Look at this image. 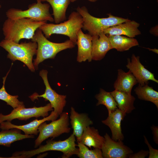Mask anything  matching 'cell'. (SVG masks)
Returning a JSON list of instances; mask_svg holds the SVG:
<instances>
[{
	"label": "cell",
	"mask_w": 158,
	"mask_h": 158,
	"mask_svg": "<svg viewBox=\"0 0 158 158\" xmlns=\"http://www.w3.org/2000/svg\"><path fill=\"white\" fill-rule=\"evenodd\" d=\"M46 23L47 21H37L29 18H8L2 28L4 39L17 43L22 39H31L36 30Z\"/></svg>",
	"instance_id": "obj_1"
},
{
	"label": "cell",
	"mask_w": 158,
	"mask_h": 158,
	"mask_svg": "<svg viewBox=\"0 0 158 158\" xmlns=\"http://www.w3.org/2000/svg\"><path fill=\"white\" fill-rule=\"evenodd\" d=\"M75 136L72 133L64 140H49L44 145H40L39 148L30 150H23L14 152L12 158H30L40 153L49 151H59L63 153L62 158H69L73 155H77L78 148L76 147Z\"/></svg>",
	"instance_id": "obj_2"
},
{
	"label": "cell",
	"mask_w": 158,
	"mask_h": 158,
	"mask_svg": "<svg viewBox=\"0 0 158 158\" xmlns=\"http://www.w3.org/2000/svg\"><path fill=\"white\" fill-rule=\"evenodd\" d=\"M31 41L36 42L37 44L36 57L33 63L36 69L37 68L39 64L45 60L54 59L59 52L73 48L76 45L70 40L60 43L51 42L47 39L39 28L36 31Z\"/></svg>",
	"instance_id": "obj_3"
},
{
	"label": "cell",
	"mask_w": 158,
	"mask_h": 158,
	"mask_svg": "<svg viewBox=\"0 0 158 158\" xmlns=\"http://www.w3.org/2000/svg\"><path fill=\"white\" fill-rule=\"evenodd\" d=\"M83 19L77 11L72 12L68 20L58 24L47 23L41 26L39 29L42 31L47 38L52 34H61L68 37L69 40L76 44L77 34L83 26Z\"/></svg>",
	"instance_id": "obj_4"
},
{
	"label": "cell",
	"mask_w": 158,
	"mask_h": 158,
	"mask_svg": "<svg viewBox=\"0 0 158 158\" xmlns=\"http://www.w3.org/2000/svg\"><path fill=\"white\" fill-rule=\"evenodd\" d=\"M0 46L8 52V58L13 61H20L26 65L31 71H35L32 61L33 56L37 52L36 42H25L19 44L4 39L0 42Z\"/></svg>",
	"instance_id": "obj_5"
},
{
	"label": "cell",
	"mask_w": 158,
	"mask_h": 158,
	"mask_svg": "<svg viewBox=\"0 0 158 158\" xmlns=\"http://www.w3.org/2000/svg\"><path fill=\"white\" fill-rule=\"evenodd\" d=\"M76 10L83 19L82 28L85 31H87L92 36L98 35L107 28L130 20L127 18L114 16L110 13L108 14L109 16L107 18L96 17L90 14L85 6H79Z\"/></svg>",
	"instance_id": "obj_6"
},
{
	"label": "cell",
	"mask_w": 158,
	"mask_h": 158,
	"mask_svg": "<svg viewBox=\"0 0 158 158\" xmlns=\"http://www.w3.org/2000/svg\"><path fill=\"white\" fill-rule=\"evenodd\" d=\"M59 115L58 119L51 121L48 124L44 122L40 125L38 128L39 135L35 140V148H37L49 138H54L63 133H68L70 132L68 113L64 112Z\"/></svg>",
	"instance_id": "obj_7"
},
{
	"label": "cell",
	"mask_w": 158,
	"mask_h": 158,
	"mask_svg": "<svg viewBox=\"0 0 158 158\" xmlns=\"http://www.w3.org/2000/svg\"><path fill=\"white\" fill-rule=\"evenodd\" d=\"M29 5L28 9H21L11 8L6 12L8 18L16 19L22 18H29L37 21H47L53 22L54 19L49 11L50 5L42 3L40 0Z\"/></svg>",
	"instance_id": "obj_8"
},
{
	"label": "cell",
	"mask_w": 158,
	"mask_h": 158,
	"mask_svg": "<svg viewBox=\"0 0 158 158\" xmlns=\"http://www.w3.org/2000/svg\"><path fill=\"white\" fill-rule=\"evenodd\" d=\"M53 110L50 103L45 106L39 107L25 108V107H18L13 109L8 114L5 115L0 113V123L6 121L11 122L16 119L20 120L26 121L33 117H45L49 115V111Z\"/></svg>",
	"instance_id": "obj_9"
},
{
	"label": "cell",
	"mask_w": 158,
	"mask_h": 158,
	"mask_svg": "<svg viewBox=\"0 0 158 158\" xmlns=\"http://www.w3.org/2000/svg\"><path fill=\"white\" fill-rule=\"evenodd\" d=\"M48 71L42 70L40 71L39 75L42 78L45 86L44 92L41 95L34 93L29 97L32 101L37 99L38 97H42L45 100L48 101L53 109V111L59 115L62 112L66 104V95L57 93L50 87L47 78Z\"/></svg>",
	"instance_id": "obj_10"
},
{
	"label": "cell",
	"mask_w": 158,
	"mask_h": 158,
	"mask_svg": "<svg viewBox=\"0 0 158 158\" xmlns=\"http://www.w3.org/2000/svg\"><path fill=\"white\" fill-rule=\"evenodd\" d=\"M104 137V142L101 149L103 158H126L133 153L122 141H115L107 133Z\"/></svg>",
	"instance_id": "obj_11"
},
{
	"label": "cell",
	"mask_w": 158,
	"mask_h": 158,
	"mask_svg": "<svg viewBox=\"0 0 158 158\" xmlns=\"http://www.w3.org/2000/svg\"><path fill=\"white\" fill-rule=\"evenodd\" d=\"M126 67L136 79L139 85L143 86L148 84L149 80L158 83L153 73L146 69L140 61V57L133 54L131 59H127Z\"/></svg>",
	"instance_id": "obj_12"
},
{
	"label": "cell",
	"mask_w": 158,
	"mask_h": 158,
	"mask_svg": "<svg viewBox=\"0 0 158 158\" xmlns=\"http://www.w3.org/2000/svg\"><path fill=\"white\" fill-rule=\"evenodd\" d=\"M59 115L53 111L50 114L43 119H35L30 123L22 125H17L12 123L11 122L4 121L0 123V128L1 130L9 129L16 128L23 131L26 135H37L39 133L38 128L40 125L46 121H52L57 119Z\"/></svg>",
	"instance_id": "obj_13"
},
{
	"label": "cell",
	"mask_w": 158,
	"mask_h": 158,
	"mask_svg": "<svg viewBox=\"0 0 158 158\" xmlns=\"http://www.w3.org/2000/svg\"><path fill=\"white\" fill-rule=\"evenodd\" d=\"M76 44L78 47L77 61L79 63L87 60L91 62L92 59V36L89 33L85 34L81 29L77 34Z\"/></svg>",
	"instance_id": "obj_14"
},
{
	"label": "cell",
	"mask_w": 158,
	"mask_h": 158,
	"mask_svg": "<svg viewBox=\"0 0 158 158\" xmlns=\"http://www.w3.org/2000/svg\"><path fill=\"white\" fill-rule=\"evenodd\" d=\"M140 24L133 20H129L107 28L103 31L106 35H125L130 38H134L141 34L138 29Z\"/></svg>",
	"instance_id": "obj_15"
},
{
	"label": "cell",
	"mask_w": 158,
	"mask_h": 158,
	"mask_svg": "<svg viewBox=\"0 0 158 158\" xmlns=\"http://www.w3.org/2000/svg\"><path fill=\"white\" fill-rule=\"evenodd\" d=\"M108 112V117L102 122L110 128L113 140L122 141L124 138L122 132L121 123L126 115L118 108L114 111Z\"/></svg>",
	"instance_id": "obj_16"
},
{
	"label": "cell",
	"mask_w": 158,
	"mask_h": 158,
	"mask_svg": "<svg viewBox=\"0 0 158 158\" xmlns=\"http://www.w3.org/2000/svg\"><path fill=\"white\" fill-rule=\"evenodd\" d=\"M92 60L100 61L112 47L108 36L103 32L92 36Z\"/></svg>",
	"instance_id": "obj_17"
},
{
	"label": "cell",
	"mask_w": 158,
	"mask_h": 158,
	"mask_svg": "<svg viewBox=\"0 0 158 158\" xmlns=\"http://www.w3.org/2000/svg\"><path fill=\"white\" fill-rule=\"evenodd\" d=\"M70 118V123L73 130V133L76 138L77 140L80 138L86 128L93 124V121L87 114L79 113L73 107L71 108Z\"/></svg>",
	"instance_id": "obj_18"
},
{
	"label": "cell",
	"mask_w": 158,
	"mask_h": 158,
	"mask_svg": "<svg viewBox=\"0 0 158 158\" xmlns=\"http://www.w3.org/2000/svg\"><path fill=\"white\" fill-rule=\"evenodd\" d=\"M77 140L90 148L93 147L101 149L105 139L99 134L97 129L89 126L84 129L80 138Z\"/></svg>",
	"instance_id": "obj_19"
},
{
	"label": "cell",
	"mask_w": 158,
	"mask_h": 158,
	"mask_svg": "<svg viewBox=\"0 0 158 158\" xmlns=\"http://www.w3.org/2000/svg\"><path fill=\"white\" fill-rule=\"evenodd\" d=\"M137 83L136 79L130 71L126 72L119 69L114 86L115 90L131 94L133 87Z\"/></svg>",
	"instance_id": "obj_20"
},
{
	"label": "cell",
	"mask_w": 158,
	"mask_h": 158,
	"mask_svg": "<svg viewBox=\"0 0 158 158\" xmlns=\"http://www.w3.org/2000/svg\"><path fill=\"white\" fill-rule=\"evenodd\" d=\"M110 93L117 104L118 108L125 115L135 109L134 103L135 98L131 94L116 90Z\"/></svg>",
	"instance_id": "obj_21"
},
{
	"label": "cell",
	"mask_w": 158,
	"mask_h": 158,
	"mask_svg": "<svg viewBox=\"0 0 158 158\" xmlns=\"http://www.w3.org/2000/svg\"><path fill=\"white\" fill-rule=\"evenodd\" d=\"M34 138V135L22 134L21 130L18 128L2 130L0 131V145L9 147L15 142Z\"/></svg>",
	"instance_id": "obj_22"
},
{
	"label": "cell",
	"mask_w": 158,
	"mask_h": 158,
	"mask_svg": "<svg viewBox=\"0 0 158 158\" xmlns=\"http://www.w3.org/2000/svg\"><path fill=\"white\" fill-rule=\"evenodd\" d=\"M112 49L119 51L129 50L131 48L139 45L138 40L122 35H112L108 36Z\"/></svg>",
	"instance_id": "obj_23"
},
{
	"label": "cell",
	"mask_w": 158,
	"mask_h": 158,
	"mask_svg": "<svg viewBox=\"0 0 158 158\" xmlns=\"http://www.w3.org/2000/svg\"><path fill=\"white\" fill-rule=\"evenodd\" d=\"M46 1L51 6L55 23H59L66 19V12L71 0H40Z\"/></svg>",
	"instance_id": "obj_24"
},
{
	"label": "cell",
	"mask_w": 158,
	"mask_h": 158,
	"mask_svg": "<svg viewBox=\"0 0 158 158\" xmlns=\"http://www.w3.org/2000/svg\"><path fill=\"white\" fill-rule=\"evenodd\" d=\"M138 98L141 100L151 102L158 108V92L152 87L145 84L143 86L139 85L134 89Z\"/></svg>",
	"instance_id": "obj_25"
},
{
	"label": "cell",
	"mask_w": 158,
	"mask_h": 158,
	"mask_svg": "<svg viewBox=\"0 0 158 158\" xmlns=\"http://www.w3.org/2000/svg\"><path fill=\"white\" fill-rule=\"evenodd\" d=\"M95 97L98 100L96 105H104L108 112H112L118 109L117 104L110 92L100 88L99 93L95 95Z\"/></svg>",
	"instance_id": "obj_26"
},
{
	"label": "cell",
	"mask_w": 158,
	"mask_h": 158,
	"mask_svg": "<svg viewBox=\"0 0 158 158\" xmlns=\"http://www.w3.org/2000/svg\"><path fill=\"white\" fill-rule=\"evenodd\" d=\"M6 76L3 78V85L0 89V99L6 102L7 105L12 107L13 109L20 107H25L23 103L18 99V95H12L7 92L4 83Z\"/></svg>",
	"instance_id": "obj_27"
},
{
	"label": "cell",
	"mask_w": 158,
	"mask_h": 158,
	"mask_svg": "<svg viewBox=\"0 0 158 158\" xmlns=\"http://www.w3.org/2000/svg\"><path fill=\"white\" fill-rule=\"evenodd\" d=\"M77 146L78 147V153L77 155L79 158H103L101 150L94 148L89 150L85 145L78 142Z\"/></svg>",
	"instance_id": "obj_28"
},
{
	"label": "cell",
	"mask_w": 158,
	"mask_h": 158,
	"mask_svg": "<svg viewBox=\"0 0 158 158\" xmlns=\"http://www.w3.org/2000/svg\"><path fill=\"white\" fill-rule=\"evenodd\" d=\"M145 143L147 145L149 149V158H156L158 157V150L153 148L149 143L145 136H144Z\"/></svg>",
	"instance_id": "obj_29"
},
{
	"label": "cell",
	"mask_w": 158,
	"mask_h": 158,
	"mask_svg": "<svg viewBox=\"0 0 158 158\" xmlns=\"http://www.w3.org/2000/svg\"><path fill=\"white\" fill-rule=\"evenodd\" d=\"M149 155V151L141 150L137 153L130 154L128 156L130 158H144Z\"/></svg>",
	"instance_id": "obj_30"
},
{
	"label": "cell",
	"mask_w": 158,
	"mask_h": 158,
	"mask_svg": "<svg viewBox=\"0 0 158 158\" xmlns=\"http://www.w3.org/2000/svg\"><path fill=\"white\" fill-rule=\"evenodd\" d=\"M151 129L152 131V134L153 135V139L155 142L158 144V127L153 125L151 127Z\"/></svg>",
	"instance_id": "obj_31"
},
{
	"label": "cell",
	"mask_w": 158,
	"mask_h": 158,
	"mask_svg": "<svg viewBox=\"0 0 158 158\" xmlns=\"http://www.w3.org/2000/svg\"><path fill=\"white\" fill-rule=\"evenodd\" d=\"M150 32L154 35L158 36V25H156L155 26L152 27L150 30Z\"/></svg>",
	"instance_id": "obj_32"
},
{
	"label": "cell",
	"mask_w": 158,
	"mask_h": 158,
	"mask_svg": "<svg viewBox=\"0 0 158 158\" xmlns=\"http://www.w3.org/2000/svg\"><path fill=\"white\" fill-rule=\"evenodd\" d=\"M146 49H148L149 51H152V52L158 54V49L154 48V49H151L149 48H145Z\"/></svg>",
	"instance_id": "obj_33"
},
{
	"label": "cell",
	"mask_w": 158,
	"mask_h": 158,
	"mask_svg": "<svg viewBox=\"0 0 158 158\" xmlns=\"http://www.w3.org/2000/svg\"><path fill=\"white\" fill-rule=\"evenodd\" d=\"M87 0L90 2H95L97 1L98 0Z\"/></svg>",
	"instance_id": "obj_34"
},
{
	"label": "cell",
	"mask_w": 158,
	"mask_h": 158,
	"mask_svg": "<svg viewBox=\"0 0 158 158\" xmlns=\"http://www.w3.org/2000/svg\"><path fill=\"white\" fill-rule=\"evenodd\" d=\"M78 0H71V2H74Z\"/></svg>",
	"instance_id": "obj_35"
},
{
	"label": "cell",
	"mask_w": 158,
	"mask_h": 158,
	"mask_svg": "<svg viewBox=\"0 0 158 158\" xmlns=\"http://www.w3.org/2000/svg\"><path fill=\"white\" fill-rule=\"evenodd\" d=\"M1 5L0 4V8H1Z\"/></svg>",
	"instance_id": "obj_36"
},
{
	"label": "cell",
	"mask_w": 158,
	"mask_h": 158,
	"mask_svg": "<svg viewBox=\"0 0 158 158\" xmlns=\"http://www.w3.org/2000/svg\"><path fill=\"white\" fill-rule=\"evenodd\" d=\"M4 158V157H0V158Z\"/></svg>",
	"instance_id": "obj_37"
}]
</instances>
